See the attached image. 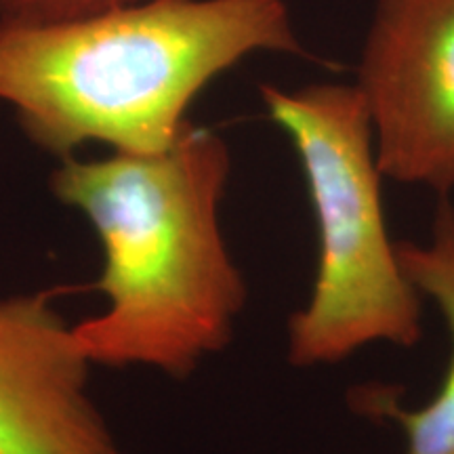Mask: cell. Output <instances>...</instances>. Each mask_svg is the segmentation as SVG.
<instances>
[{"mask_svg": "<svg viewBox=\"0 0 454 454\" xmlns=\"http://www.w3.org/2000/svg\"><path fill=\"white\" fill-rule=\"evenodd\" d=\"M230 147L190 124L152 154L61 158L49 185L81 211L104 248L99 316L72 326L90 364L154 366L185 379L231 340L247 282L221 231Z\"/></svg>", "mask_w": 454, "mask_h": 454, "instance_id": "6da1fadb", "label": "cell"}, {"mask_svg": "<svg viewBox=\"0 0 454 454\" xmlns=\"http://www.w3.org/2000/svg\"><path fill=\"white\" fill-rule=\"evenodd\" d=\"M254 53L305 57L286 0H139L51 24L0 21V101L57 158L167 150L215 78Z\"/></svg>", "mask_w": 454, "mask_h": 454, "instance_id": "7a4b0ae2", "label": "cell"}, {"mask_svg": "<svg viewBox=\"0 0 454 454\" xmlns=\"http://www.w3.org/2000/svg\"><path fill=\"white\" fill-rule=\"evenodd\" d=\"M271 122L293 141L317 225L311 297L288 322V362L337 364L371 343L412 348L423 337L421 293L391 242L381 167L356 84H261Z\"/></svg>", "mask_w": 454, "mask_h": 454, "instance_id": "3957f363", "label": "cell"}, {"mask_svg": "<svg viewBox=\"0 0 454 454\" xmlns=\"http://www.w3.org/2000/svg\"><path fill=\"white\" fill-rule=\"evenodd\" d=\"M356 87L383 177L454 187V0H377Z\"/></svg>", "mask_w": 454, "mask_h": 454, "instance_id": "277c9868", "label": "cell"}, {"mask_svg": "<svg viewBox=\"0 0 454 454\" xmlns=\"http://www.w3.org/2000/svg\"><path fill=\"white\" fill-rule=\"evenodd\" d=\"M67 288L0 299V454H129L89 397V366L55 309Z\"/></svg>", "mask_w": 454, "mask_h": 454, "instance_id": "5b68a950", "label": "cell"}, {"mask_svg": "<svg viewBox=\"0 0 454 454\" xmlns=\"http://www.w3.org/2000/svg\"><path fill=\"white\" fill-rule=\"evenodd\" d=\"M397 257L417 291L438 305L452 337V356L438 395L419 411H406L385 387L357 389L351 406L366 417L391 419L406 435L404 454H454V207L442 200L429 242H397Z\"/></svg>", "mask_w": 454, "mask_h": 454, "instance_id": "8992f818", "label": "cell"}, {"mask_svg": "<svg viewBox=\"0 0 454 454\" xmlns=\"http://www.w3.org/2000/svg\"><path fill=\"white\" fill-rule=\"evenodd\" d=\"M139 0H0V21L7 24H51L101 13Z\"/></svg>", "mask_w": 454, "mask_h": 454, "instance_id": "52a82bcc", "label": "cell"}]
</instances>
